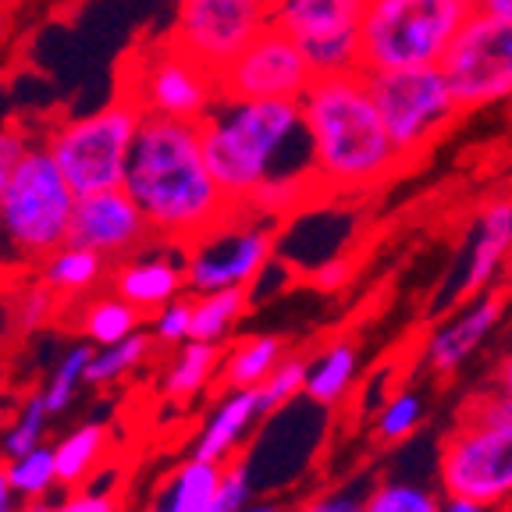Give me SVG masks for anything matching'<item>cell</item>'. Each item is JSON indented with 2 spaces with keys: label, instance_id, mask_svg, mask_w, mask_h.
Returning <instances> with one entry per match:
<instances>
[{
  "label": "cell",
  "instance_id": "cell-1",
  "mask_svg": "<svg viewBox=\"0 0 512 512\" xmlns=\"http://www.w3.org/2000/svg\"><path fill=\"white\" fill-rule=\"evenodd\" d=\"M125 189L143 207L153 235L168 246H189L239 210L210 175L200 121L168 114H143Z\"/></svg>",
  "mask_w": 512,
  "mask_h": 512
},
{
  "label": "cell",
  "instance_id": "cell-2",
  "mask_svg": "<svg viewBox=\"0 0 512 512\" xmlns=\"http://www.w3.org/2000/svg\"><path fill=\"white\" fill-rule=\"evenodd\" d=\"M299 104L320 185L363 192L402 168V153L384 128L367 72L317 75Z\"/></svg>",
  "mask_w": 512,
  "mask_h": 512
},
{
  "label": "cell",
  "instance_id": "cell-3",
  "mask_svg": "<svg viewBox=\"0 0 512 512\" xmlns=\"http://www.w3.org/2000/svg\"><path fill=\"white\" fill-rule=\"evenodd\" d=\"M306 132L299 100H228L221 96L200 121L203 153L210 175L235 207H246L267 178H278L274 164L292 139Z\"/></svg>",
  "mask_w": 512,
  "mask_h": 512
},
{
  "label": "cell",
  "instance_id": "cell-4",
  "mask_svg": "<svg viewBox=\"0 0 512 512\" xmlns=\"http://www.w3.org/2000/svg\"><path fill=\"white\" fill-rule=\"evenodd\" d=\"M75 203L79 192L68 185L47 143H32L0 203V264L40 267L68 242Z\"/></svg>",
  "mask_w": 512,
  "mask_h": 512
},
{
  "label": "cell",
  "instance_id": "cell-5",
  "mask_svg": "<svg viewBox=\"0 0 512 512\" xmlns=\"http://www.w3.org/2000/svg\"><path fill=\"white\" fill-rule=\"evenodd\" d=\"M473 0H367L360 22V72L441 64Z\"/></svg>",
  "mask_w": 512,
  "mask_h": 512
},
{
  "label": "cell",
  "instance_id": "cell-6",
  "mask_svg": "<svg viewBox=\"0 0 512 512\" xmlns=\"http://www.w3.org/2000/svg\"><path fill=\"white\" fill-rule=\"evenodd\" d=\"M445 495L498 505L512 498V406L488 395L463 413L438 459Z\"/></svg>",
  "mask_w": 512,
  "mask_h": 512
},
{
  "label": "cell",
  "instance_id": "cell-7",
  "mask_svg": "<svg viewBox=\"0 0 512 512\" xmlns=\"http://www.w3.org/2000/svg\"><path fill=\"white\" fill-rule=\"evenodd\" d=\"M139 121H143V111L128 96H118L100 111L61 121L57 128H50L43 143L57 160V168L64 171L68 185L79 196H89V192L125 185Z\"/></svg>",
  "mask_w": 512,
  "mask_h": 512
},
{
  "label": "cell",
  "instance_id": "cell-8",
  "mask_svg": "<svg viewBox=\"0 0 512 512\" xmlns=\"http://www.w3.org/2000/svg\"><path fill=\"white\" fill-rule=\"evenodd\" d=\"M367 82L377 111L384 118V128H388L402 160L424 153L452 121L463 118L441 64L370 72Z\"/></svg>",
  "mask_w": 512,
  "mask_h": 512
},
{
  "label": "cell",
  "instance_id": "cell-9",
  "mask_svg": "<svg viewBox=\"0 0 512 512\" xmlns=\"http://www.w3.org/2000/svg\"><path fill=\"white\" fill-rule=\"evenodd\" d=\"M452 96L463 114L502 104L512 96V18L473 11L441 57Z\"/></svg>",
  "mask_w": 512,
  "mask_h": 512
},
{
  "label": "cell",
  "instance_id": "cell-10",
  "mask_svg": "<svg viewBox=\"0 0 512 512\" xmlns=\"http://www.w3.org/2000/svg\"><path fill=\"white\" fill-rule=\"evenodd\" d=\"M274 253V228L264 217L235 210L228 221L182 246L185 285L189 292H221V288H253L267 271Z\"/></svg>",
  "mask_w": 512,
  "mask_h": 512
},
{
  "label": "cell",
  "instance_id": "cell-11",
  "mask_svg": "<svg viewBox=\"0 0 512 512\" xmlns=\"http://www.w3.org/2000/svg\"><path fill=\"white\" fill-rule=\"evenodd\" d=\"M274 0H178L168 40L210 72H224L271 25Z\"/></svg>",
  "mask_w": 512,
  "mask_h": 512
},
{
  "label": "cell",
  "instance_id": "cell-12",
  "mask_svg": "<svg viewBox=\"0 0 512 512\" xmlns=\"http://www.w3.org/2000/svg\"><path fill=\"white\" fill-rule=\"evenodd\" d=\"M128 72H132V82H125L121 96H128L143 114L203 121L210 107L221 100L217 75L182 54L171 40L153 54H143L136 64H128Z\"/></svg>",
  "mask_w": 512,
  "mask_h": 512
},
{
  "label": "cell",
  "instance_id": "cell-13",
  "mask_svg": "<svg viewBox=\"0 0 512 512\" xmlns=\"http://www.w3.org/2000/svg\"><path fill=\"white\" fill-rule=\"evenodd\" d=\"M317 79L310 57L285 29L267 25L224 72L217 86L228 100H303Z\"/></svg>",
  "mask_w": 512,
  "mask_h": 512
},
{
  "label": "cell",
  "instance_id": "cell-14",
  "mask_svg": "<svg viewBox=\"0 0 512 512\" xmlns=\"http://www.w3.org/2000/svg\"><path fill=\"white\" fill-rule=\"evenodd\" d=\"M150 239H157V235H153L143 207L132 200V192H128L125 185L104 189V192H89V196H79V203H75L68 242L96 249V253L107 256L111 264H118L125 256L150 246Z\"/></svg>",
  "mask_w": 512,
  "mask_h": 512
},
{
  "label": "cell",
  "instance_id": "cell-15",
  "mask_svg": "<svg viewBox=\"0 0 512 512\" xmlns=\"http://www.w3.org/2000/svg\"><path fill=\"white\" fill-rule=\"evenodd\" d=\"M185 264L182 249L168 253V249H139V253L118 260L111 271V292H118L125 303H132L139 313H157L160 306H168L185 292Z\"/></svg>",
  "mask_w": 512,
  "mask_h": 512
},
{
  "label": "cell",
  "instance_id": "cell-16",
  "mask_svg": "<svg viewBox=\"0 0 512 512\" xmlns=\"http://www.w3.org/2000/svg\"><path fill=\"white\" fill-rule=\"evenodd\" d=\"M367 0H274L271 25L285 29L299 47L360 36Z\"/></svg>",
  "mask_w": 512,
  "mask_h": 512
},
{
  "label": "cell",
  "instance_id": "cell-17",
  "mask_svg": "<svg viewBox=\"0 0 512 512\" xmlns=\"http://www.w3.org/2000/svg\"><path fill=\"white\" fill-rule=\"evenodd\" d=\"M502 303L505 299L498 292H488V296L473 299L470 310H463L459 317L441 324L431 335V342H427V367L434 374H452V370L463 367L473 352L480 349V342L491 335V328L498 324Z\"/></svg>",
  "mask_w": 512,
  "mask_h": 512
},
{
  "label": "cell",
  "instance_id": "cell-18",
  "mask_svg": "<svg viewBox=\"0 0 512 512\" xmlns=\"http://www.w3.org/2000/svg\"><path fill=\"white\" fill-rule=\"evenodd\" d=\"M260 416H264V409H260V392H256V388L228 392L214 406V413L207 416L200 438H196V445H192V456L207 459V463L228 466Z\"/></svg>",
  "mask_w": 512,
  "mask_h": 512
},
{
  "label": "cell",
  "instance_id": "cell-19",
  "mask_svg": "<svg viewBox=\"0 0 512 512\" xmlns=\"http://www.w3.org/2000/svg\"><path fill=\"white\" fill-rule=\"evenodd\" d=\"M512 249V200H498L484 210L477 228V239L466 256L463 281L456 285V299H477L488 281L495 278V271L502 267L505 253Z\"/></svg>",
  "mask_w": 512,
  "mask_h": 512
},
{
  "label": "cell",
  "instance_id": "cell-20",
  "mask_svg": "<svg viewBox=\"0 0 512 512\" xmlns=\"http://www.w3.org/2000/svg\"><path fill=\"white\" fill-rule=\"evenodd\" d=\"M36 271H40V281H47L61 296V303H82L107 281L111 260L100 256L96 249L79 246V242H64Z\"/></svg>",
  "mask_w": 512,
  "mask_h": 512
},
{
  "label": "cell",
  "instance_id": "cell-21",
  "mask_svg": "<svg viewBox=\"0 0 512 512\" xmlns=\"http://www.w3.org/2000/svg\"><path fill=\"white\" fill-rule=\"evenodd\" d=\"M221 363H224V345L189 338V342L175 349V360H171V367L160 377V392L168 395L171 402H192L217 381Z\"/></svg>",
  "mask_w": 512,
  "mask_h": 512
},
{
  "label": "cell",
  "instance_id": "cell-22",
  "mask_svg": "<svg viewBox=\"0 0 512 512\" xmlns=\"http://www.w3.org/2000/svg\"><path fill=\"white\" fill-rule=\"evenodd\" d=\"M285 360V338L278 335H249L239 338L232 349H224V363L217 384L224 392H239V388H260L267 377L278 370Z\"/></svg>",
  "mask_w": 512,
  "mask_h": 512
},
{
  "label": "cell",
  "instance_id": "cell-23",
  "mask_svg": "<svg viewBox=\"0 0 512 512\" xmlns=\"http://www.w3.org/2000/svg\"><path fill=\"white\" fill-rule=\"evenodd\" d=\"M221 477H224L221 463H207V459L192 456L171 470V477L160 484L153 505L164 512H210L214 509L217 488H221Z\"/></svg>",
  "mask_w": 512,
  "mask_h": 512
},
{
  "label": "cell",
  "instance_id": "cell-24",
  "mask_svg": "<svg viewBox=\"0 0 512 512\" xmlns=\"http://www.w3.org/2000/svg\"><path fill=\"white\" fill-rule=\"evenodd\" d=\"M107 448H111V427L107 424H79L54 445L57 480L61 488H86L100 466H104Z\"/></svg>",
  "mask_w": 512,
  "mask_h": 512
},
{
  "label": "cell",
  "instance_id": "cell-25",
  "mask_svg": "<svg viewBox=\"0 0 512 512\" xmlns=\"http://www.w3.org/2000/svg\"><path fill=\"white\" fill-rule=\"evenodd\" d=\"M356 370H360V356L352 342H331L320 352L317 360L306 367V399L320 409L342 406L349 388L356 384Z\"/></svg>",
  "mask_w": 512,
  "mask_h": 512
},
{
  "label": "cell",
  "instance_id": "cell-26",
  "mask_svg": "<svg viewBox=\"0 0 512 512\" xmlns=\"http://www.w3.org/2000/svg\"><path fill=\"white\" fill-rule=\"evenodd\" d=\"M249 310V288H221L192 299V338L224 345Z\"/></svg>",
  "mask_w": 512,
  "mask_h": 512
},
{
  "label": "cell",
  "instance_id": "cell-27",
  "mask_svg": "<svg viewBox=\"0 0 512 512\" xmlns=\"http://www.w3.org/2000/svg\"><path fill=\"white\" fill-rule=\"evenodd\" d=\"M79 328L86 335V342L114 345L143 328V313L132 303H125L118 292H111V296H89L79 306Z\"/></svg>",
  "mask_w": 512,
  "mask_h": 512
},
{
  "label": "cell",
  "instance_id": "cell-28",
  "mask_svg": "<svg viewBox=\"0 0 512 512\" xmlns=\"http://www.w3.org/2000/svg\"><path fill=\"white\" fill-rule=\"evenodd\" d=\"M153 349H157V338H153V331H143V328L114 345H96L93 360H89L86 384H93V388H111V384L125 381L128 374H136V370L150 360Z\"/></svg>",
  "mask_w": 512,
  "mask_h": 512
},
{
  "label": "cell",
  "instance_id": "cell-29",
  "mask_svg": "<svg viewBox=\"0 0 512 512\" xmlns=\"http://www.w3.org/2000/svg\"><path fill=\"white\" fill-rule=\"evenodd\" d=\"M93 349H96L93 342H79V345H72V349L61 352V360L54 363V374H50L47 388L40 392L50 409V416H61L64 409H72L75 395H79V388L86 384Z\"/></svg>",
  "mask_w": 512,
  "mask_h": 512
},
{
  "label": "cell",
  "instance_id": "cell-30",
  "mask_svg": "<svg viewBox=\"0 0 512 512\" xmlns=\"http://www.w3.org/2000/svg\"><path fill=\"white\" fill-rule=\"evenodd\" d=\"M4 463H8L11 488H15V495L22 498V502H29V498H47L54 488H61L54 445H40L18 459H4Z\"/></svg>",
  "mask_w": 512,
  "mask_h": 512
},
{
  "label": "cell",
  "instance_id": "cell-31",
  "mask_svg": "<svg viewBox=\"0 0 512 512\" xmlns=\"http://www.w3.org/2000/svg\"><path fill=\"white\" fill-rule=\"evenodd\" d=\"M50 420H54V416H50L43 395H32L22 406L15 424L0 434V459H18V456H25V452H32V448H40L43 438H47Z\"/></svg>",
  "mask_w": 512,
  "mask_h": 512
},
{
  "label": "cell",
  "instance_id": "cell-32",
  "mask_svg": "<svg viewBox=\"0 0 512 512\" xmlns=\"http://www.w3.org/2000/svg\"><path fill=\"white\" fill-rule=\"evenodd\" d=\"M367 512H441V502L427 484L384 480L367 495Z\"/></svg>",
  "mask_w": 512,
  "mask_h": 512
},
{
  "label": "cell",
  "instance_id": "cell-33",
  "mask_svg": "<svg viewBox=\"0 0 512 512\" xmlns=\"http://www.w3.org/2000/svg\"><path fill=\"white\" fill-rule=\"evenodd\" d=\"M306 367H310V363H306L303 356H285V360L278 363V370L256 388V392H260V409H264V416L292 406V402L306 392Z\"/></svg>",
  "mask_w": 512,
  "mask_h": 512
},
{
  "label": "cell",
  "instance_id": "cell-34",
  "mask_svg": "<svg viewBox=\"0 0 512 512\" xmlns=\"http://www.w3.org/2000/svg\"><path fill=\"white\" fill-rule=\"evenodd\" d=\"M420 420H424V402L416 399L413 392H402L384 402L381 416H377V438L384 445H395V441L409 438L420 427Z\"/></svg>",
  "mask_w": 512,
  "mask_h": 512
},
{
  "label": "cell",
  "instance_id": "cell-35",
  "mask_svg": "<svg viewBox=\"0 0 512 512\" xmlns=\"http://www.w3.org/2000/svg\"><path fill=\"white\" fill-rule=\"evenodd\" d=\"M153 338H157V345H168V349H178V345H185L192 338V303L189 299H171L168 306H160L157 313H153Z\"/></svg>",
  "mask_w": 512,
  "mask_h": 512
},
{
  "label": "cell",
  "instance_id": "cell-36",
  "mask_svg": "<svg viewBox=\"0 0 512 512\" xmlns=\"http://www.w3.org/2000/svg\"><path fill=\"white\" fill-rule=\"evenodd\" d=\"M57 313H61V296H57L47 281H36L32 288H25L15 320H18V328L32 331V328H40V324H50Z\"/></svg>",
  "mask_w": 512,
  "mask_h": 512
},
{
  "label": "cell",
  "instance_id": "cell-37",
  "mask_svg": "<svg viewBox=\"0 0 512 512\" xmlns=\"http://www.w3.org/2000/svg\"><path fill=\"white\" fill-rule=\"evenodd\" d=\"M249 495H253L249 470L242 463H228V466H224L221 488H217L214 509H210V512H239L242 505H249Z\"/></svg>",
  "mask_w": 512,
  "mask_h": 512
},
{
  "label": "cell",
  "instance_id": "cell-38",
  "mask_svg": "<svg viewBox=\"0 0 512 512\" xmlns=\"http://www.w3.org/2000/svg\"><path fill=\"white\" fill-rule=\"evenodd\" d=\"M32 146L29 132L22 125H0V203H4V192L11 185L18 160L25 157V150Z\"/></svg>",
  "mask_w": 512,
  "mask_h": 512
},
{
  "label": "cell",
  "instance_id": "cell-39",
  "mask_svg": "<svg viewBox=\"0 0 512 512\" xmlns=\"http://www.w3.org/2000/svg\"><path fill=\"white\" fill-rule=\"evenodd\" d=\"M54 512H118V502H114L111 491L100 488H72V495H64L61 502L54 505Z\"/></svg>",
  "mask_w": 512,
  "mask_h": 512
},
{
  "label": "cell",
  "instance_id": "cell-40",
  "mask_svg": "<svg viewBox=\"0 0 512 512\" xmlns=\"http://www.w3.org/2000/svg\"><path fill=\"white\" fill-rule=\"evenodd\" d=\"M299 512H367V498L356 495H320L306 502Z\"/></svg>",
  "mask_w": 512,
  "mask_h": 512
},
{
  "label": "cell",
  "instance_id": "cell-41",
  "mask_svg": "<svg viewBox=\"0 0 512 512\" xmlns=\"http://www.w3.org/2000/svg\"><path fill=\"white\" fill-rule=\"evenodd\" d=\"M345 271H349V267H345V260H331V264H324L317 274H313V281H317L320 288H335V285H342V281H345Z\"/></svg>",
  "mask_w": 512,
  "mask_h": 512
},
{
  "label": "cell",
  "instance_id": "cell-42",
  "mask_svg": "<svg viewBox=\"0 0 512 512\" xmlns=\"http://www.w3.org/2000/svg\"><path fill=\"white\" fill-rule=\"evenodd\" d=\"M18 505H22V498H18L15 488H11L8 463L0 459V512H18Z\"/></svg>",
  "mask_w": 512,
  "mask_h": 512
},
{
  "label": "cell",
  "instance_id": "cell-43",
  "mask_svg": "<svg viewBox=\"0 0 512 512\" xmlns=\"http://www.w3.org/2000/svg\"><path fill=\"white\" fill-rule=\"evenodd\" d=\"M495 395H502V399L512 406V352L505 356L502 367H498V374H495Z\"/></svg>",
  "mask_w": 512,
  "mask_h": 512
},
{
  "label": "cell",
  "instance_id": "cell-44",
  "mask_svg": "<svg viewBox=\"0 0 512 512\" xmlns=\"http://www.w3.org/2000/svg\"><path fill=\"white\" fill-rule=\"evenodd\" d=\"M441 512H491V505H484V502H473V498L448 495L445 502H441Z\"/></svg>",
  "mask_w": 512,
  "mask_h": 512
},
{
  "label": "cell",
  "instance_id": "cell-45",
  "mask_svg": "<svg viewBox=\"0 0 512 512\" xmlns=\"http://www.w3.org/2000/svg\"><path fill=\"white\" fill-rule=\"evenodd\" d=\"M480 11H491V15H509L512 18V0H477Z\"/></svg>",
  "mask_w": 512,
  "mask_h": 512
},
{
  "label": "cell",
  "instance_id": "cell-46",
  "mask_svg": "<svg viewBox=\"0 0 512 512\" xmlns=\"http://www.w3.org/2000/svg\"><path fill=\"white\" fill-rule=\"evenodd\" d=\"M18 512H54V505L47 498H29V502L18 505Z\"/></svg>",
  "mask_w": 512,
  "mask_h": 512
},
{
  "label": "cell",
  "instance_id": "cell-47",
  "mask_svg": "<svg viewBox=\"0 0 512 512\" xmlns=\"http://www.w3.org/2000/svg\"><path fill=\"white\" fill-rule=\"evenodd\" d=\"M239 512H285V509H278V505H271V502H249V505H242Z\"/></svg>",
  "mask_w": 512,
  "mask_h": 512
},
{
  "label": "cell",
  "instance_id": "cell-48",
  "mask_svg": "<svg viewBox=\"0 0 512 512\" xmlns=\"http://www.w3.org/2000/svg\"><path fill=\"white\" fill-rule=\"evenodd\" d=\"M146 512H164V509H157V505H150V509H146Z\"/></svg>",
  "mask_w": 512,
  "mask_h": 512
},
{
  "label": "cell",
  "instance_id": "cell-49",
  "mask_svg": "<svg viewBox=\"0 0 512 512\" xmlns=\"http://www.w3.org/2000/svg\"><path fill=\"white\" fill-rule=\"evenodd\" d=\"M473 4H477V0H473Z\"/></svg>",
  "mask_w": 512,
  "mask_h": 512
}]
</instances>
